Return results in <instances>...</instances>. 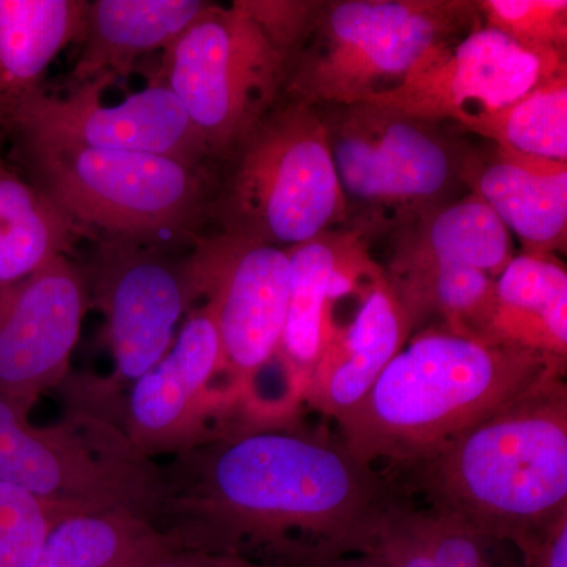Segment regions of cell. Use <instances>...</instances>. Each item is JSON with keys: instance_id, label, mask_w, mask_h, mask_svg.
<instances>
[{"instance_id": "obj_1", "label": "cell", "mask_w": 567, "mask_h": 567, "mask_svg": "<svg viewBox=\"0 0 567 567\" xmlns=\"http://www.w3.org/2000/svg\"><path fill=\"white\" fill-rule=\"evenodd\" d=\"M402 498L338 434L235 417L156 465L151 520L182 550L297 565L363 554Z\"/></svg>"}, {"instance_id": "obj_2", "label": "cell", "mask_w": 567, "mask_h": 567, "mask_svg": "<svg viewBox=\"0 0 567 567\" xmlns=\"http://www.w3.org/2000/svg\"><path fill=\"white\" fill-rule=\"evenodd\" d=\"M383 472L409 502L514 547L567 514L566 371L548 372L429 456Z\"/></svg>"}, {"instance_id": "obj_3", "label": "cell", "mask_w": 567, "mask_h": 567, "mask_svg": "<svg viewBox=\"0 0 567 567\" xmlns=\"http://www.w3.org/2000/svg\"><path fill=\"white\" fill-rule=\"evenodd\" d=\"M566 364L486 336L427 327L336 424L365 464L393 470L434 453Z\"/></svg>"}, {"instance_id": "obj_4", "label": "cell", "mask_w": 567, "mask_h": 567, "mask_svg": "<svg viewBox=\"0 0 567 567\" xmlns=\"http://www.w3.org/2000/svg\"><path fill=\"white\" fill-rule=\"evenodd\" d=\"M13 142L21 173L93 241L193 245L210 221L216 164Z\"/></svg>"}, {"instance_id": "obj_5", "label": "cell", "mask_w": 567, "mask_h": 567, "mask_svg": "<svg viewBox=\"0 0 567 567\" xmlns=\"http://www.w3.org/2000/svg\"><path fill=\"white\" fill-rule=\"evenodd\" d=\"M349 218L317 107L281 96L216 167L219 233L292 249Z\"/></svg>"}, {"instance_id": "obj_6", "label": "cell", "mask_w": 567, "mask_h": 567, "mask_svg": "<svg viewBox=\"0 0 567 567\" xmlns=\"http://www.w3.org/2000/svg\"><path fill=\"white\" fill-rule=\"evenodd\" d=\"M480 24L472 0H328L290 63L282 96L315 107L372 102L436 44Z\"/></svg>"}, {"instance_id": "obj_7", "label": "cell", "mask_w": 567, "mask_h": 567, "mask_svg": "<svg viewBox=\"0 0 567 567\" xmlns=\"http://www.w3.org/2000/svg\"><path fill=\"white\" fill-rule=\"evenodd\" d=\"M347 204L346 227L394 233L457 200L465 156L443 123L372 103L317 107Z\"/></svg>"}, {"instance_id": "obj_8", "label": "cell", "mask_w": 567, "mask_h": 567, "mask_svg": "<svg viewBox=\"0 0 567 567\" xmlns=\"http://www.w3.org/2000/svg\"><path fill=\"white\" fill-rule=\"evenodd\" d=\"M289 61L238 0L212 2L159 55L152 81L181 102L219 164L281 100Z\"/></svg>"}, {"instance_id": "obj_9", "label": "cell", "mask_w": 567, "mask_h": 567, "mask_svg": "<svg viewBox=\"0 0 567 567\" xmlns=\"http://www.w3.org/2000/svg\"><path fill=\"white\" fill-rule=\"evenodd\" d=\"M155 462L133 453L121 427L96 412L32 424L0 395V484L81 509L152 517Z\"/></svg>"}, {"instance_id": "obj_10", "label": "cell", "mask_w": 567, "mask_h": 567, "mask_svg": "<svg viewBox=\"0 0 567 567\" xmlns=\"http://www.w3.org/2000/svg\"><path fill=\"white\" fill-rule=\"evenodd\" d=\"M186 259L197 301L210 308L218 328L224 386L246 413L256 380L276 360L281 344L289 251L216 230L197 237Z\"/></svg>"}, {"instance_id": "obj_11", "label": "cell", "mask_w": 567, "mask_h": 567, "mask_svg": "<svg viewBox=\"0 0 567 567\" xmlns=\"http://www.w3.org/2000/svg\"><path fill=\"white\" fill-rule=\"evenodd\" d=\"M82 268L91 308L106 319L114 372L104 379L112 395L118 383H133L167 353L197 301L186 256L134 241H95Z\"/></svg>"}, {"instance_id": "obj_12", "label": "cell", "mask_w": 567, "mask_h": 567, "mask_svg": "<svg viewBox=\"0 0 567 567\" xmlns=\"http://www.w3.org/2000/svg\"><path fill=\"white\" fill-rule=\"evenodd\" d=\"M566 55L528 50L480 24L436 44L398 87L369 103L421 121L458 125L470 115L507 106L567 73Z\"/></svg>"}, {"instance_id": "obj_13", "label": "cell", "mask_w": 567, "mask_h": 567, "mask_svg": "<svg viewBox=\"0 0 567 567\" xmlns=\"http://www.w3.org/2000/svg\"><path fill=\"white\" fill-rule=\"evenodd\" d=\"M224 375L221 341L207 305L183 320L173 347L130 390L121 413L126 443L152 461L177 456L203 442L216 425L235 416L237 406L215 380Z\"/></svg>"}, {"instance_id": "obj_14", "label": "cell", "mask_w": 567, "mask_h": 567, "mask_svg": "<svg viewBox=\"0 0 567 567\" xmlns=\"http://www.w3.org/2000/svg\"><path fill=\"white\" fill-rule=\"evenodd\" d=\"M106 89L93 84L65 96L41 93L22 112L10 140L216 164L181 102L162 82L148 80L142 91L117 104L102 103Z\"/></svg>"}, {"instance_id": "obj_15", "label": "cell", "mask_w": 567, "mask_h": 567, "mask_svg": "<svg viewBox=\"0 0 567 567\" xmlns=\"http://www.w3.org/2000/svg\"><path fill=\"white\" fill-rule=\"evenodd\" d=\"M89 309L84 274L69 256L0 289V395L29 415L62 385Z\"/></svg>"}, {"instance_id": "obj_16", "label": "cell", "mask_w": 567, "mask_h": 567, "mask_svg": "<svg viewBox=\"0 0 567 567\" xmlns=\"http://www.w3.org/2000/svg\"><path fill=\"white\" fill-rule=\"evenodd\" d=\"M369 238L339 227L289 251L290 287L278 358L287 385L303 401L324 347L333 338L334 308L361 295L383 268L369 254Z\"/></svg>"}, {"instance_id": "obj_17", "label": "cell", "mask_w": 567, "mask_h": 567, "mask_svg": "<svg viewBox=\"0 0 567 567\" xmlns=\"http://www.w3.org/2000/svg\"><path fill=\"white\" fill-rule=\"evenodd\" d=\"M413 334V324L385 271L361 295L352 322L336 328L317 363L303 401L336 424L363 401Z\"/></svg>"}, {"instance_id": "obj_18", "label": "cell", "mask_w": 567, "mask_h": 567, "mask_svg": "<svg viewBox=\"0 0 567 567\" xmlns=\"http://www.w3.org/2000/svg\"><path fill=\"white\" fill-rule=\"evenodd\" d=\"M462 182L516 235L525 254L555 256L567 240V163L491 144L466 151Z\"/></svg>"}, {"instance_id": "obj_19", "label": "cell", "mask_w": 567, "mask_h": 567, "mask_svg": "<svg viewBox=\"0 0 567 567\" xmlns=\"http://www.w3.org/2000/svg\"><path fill=\"white\" fill-rule=\"evenodd\" d=\"M212 2L204 0H93L70 91L114 84L142 58L163 54Z\"/></svg>"}, {"instance_id": "obj_20", "label": "cell", "mask_w": 567, "mask_h": 567, "mask_svg": "<svg viewBox=\"0 0 567 567\" xmlns=\"http://www.w3.org/2000/svg\"><path fill=\"white\" fill-rule=\"evenodd\" d=\"M87 0H0V132L44 92L51 63L80 44Z\"/></svg>"}, {"instance_id": "obj_21", "label": "cell", "mask_w": 567, "mask_h": 567, "mask_svg": "<svg viewBox=\"0 0 567 567\" xmlns=\"http://www.w3.org/2000/svg\"><path fill=\"white\" fill-rule=\"evenodd\" d=\"M513 257L505 224L470 193L391 233L383 271L393 279L435 267H472L498 278Z\"/></svg>"}, {"instance_id": "obj_22", "label": "cell", "mask_w": 567, "mask_h": 567, "mask_svg": "<svg viewBox=\"0 0 567 567\" xmlns=\"http://www.w3.org/2000/svg\"><path fill=\"white\" fill-rule=\"evenodd\" d=\"M567 363V271L555 256L518 254L495 279L484 334Z\"/></svg>"}, {"instance_id": "obj_23", "label": "cell", "mask_w": 567, "mask_h": 567, "mask_svg": "<svg viewBox=\"0 0 567 567\" xmlns=\"http://www.w3.org/2000/svg\"><path fill=\"white\" fill-rule=\"evenodd\" d=\"M506 544L476 535L454 518L399 499L380 522L371 546L388 567H522Z\"/></svg>"}, {"instance_id": "obj_24", "label": "cell", "mask_w": 567, "mask_h": 567, "mask_svg": "<svg viewBox=\"0 0 567 567\" xmlns=\"http://www.w3.org/2000/svg\"><path fill=\"white\" fill-rule=\"evenodd\" d=\"M81 238L54 200L0 158V289L69 256Z\"/></svg>"}, {"instance_id": "obj_25", "label": "cell", "mask_w": 567, "mask_h": 567, "mask_svg": "<svg viewBox=\"0 0 567 567\" xmlns=\"http://www.w3.org/2000/svg\"><path fill=\"white\" fill-rule=\"evenodd\" d=\"M173 547L140 514L78 511L52 528L31 567H152Z\"/></svg>"}, {"instance_id": "obj_26", "label": "cell", "mask_w": 567, "mask_h": 567, "mask_svg": "<svg viewBox=\"0 0 567 567\" xmlns=\"http://www.w3.org/2000/svg\"><path fill=\"white\" fill-rule=\"evenodd\" d=\"M458 125L499 147L567 163V73L507 106L470 115Z\"/></svg>"}, {"instance_id": "obj_27", "label": "cell", "mask_w": 567, "mask_h": 567, "mask_svg": "<svg viewBox=\"0 0 567 567\" xmlns=\"http://www.w3.org/2000/svg\"><path fill=\"white\" fill-rule=\"evenodd\" d=\"M81 509L0 484V567H31L52 528Z\"/></svg>"}, {"instance_id": "obj_28", "label": "cell", "mask_w": 567, "mask_h": 567, "mask_svg": "<svg viewBox=\"0 0 567 567\" xmlns=\"http://www.w3.org/2000/svg\"><path fill=\"white\" fill-rule=\"evenodd\" d=\"M481 24L533 51L567 54L566 0H477Z\"/></svg>"}, {"instance_id": "obj_29", "label": "cell", "mask_w": 567, "mask_h": 567, "mask_svg": "<svg viewBox=\"0 0 567 567\" xmlns=\"http://www.w3.org/2000/svg\"><path fill=\"white\" fill-rule=\"evenodd\" d=\"M265 35L292 63L295 54L311 31L320 0H238ZM289 74V73H287Z\"/></svg>"}, {"instance_id": "obj_30", "label": "cell", "mask_w": 567, "mask_h": 567, "mask_svg": "<svg viewBox=\"0 0 567 567\" xmlns=\"http://www.w3.org/2000/svg\"><path fill=\"white\" fill-rule=\"evenodd\" d=\"M522 567H567V514L514 544Z\"/></svg>"}, {"instance_id": "obj_31", "label": "cell", "mask_w": 567, "mask_h": 567, "mask_svg": "<svg viewBox=\"0 0 567 567\" xmlns=\"http://www.w3.org/2000/svg\"><path fill=\"white\" fill-rule=\"evenodd\" d=\"M295 567H388L382 559L372 554L324 555L305 559Z\"/></svg>"}, {"instance_id": "obj_32", "label": "cell", "mask_w": 567, "mask_h": 567, "mask_svg": "<svg viewBox=\"0 0 567 567\" xmlns=\"http://www.w3.org/2000/svg\"><path fill=\"white\" fill-rule=\"evenodd\" d=\"M152 567H219L215 559L196 551L173 547Z\"/></svg>"}, {"instance_id": "obj_33", "label": "cell", "mask_w": 567, "mask_h": 567, "mask_svg": "<svg viewBox=\"0 0 567 567\" xmlns=\"http://www.w3.org/2000/svg\"><path fill=\"white\" fill-rule=\"evenodd\" d=\"M219 567H295L287 563L262 561L244 557H213Z\"/></svg>"}]
</instances>
